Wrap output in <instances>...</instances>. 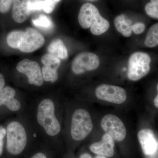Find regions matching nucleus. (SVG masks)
I'll list each match as a JSON object with an SVG mask.
<instances>
[{
    "mask_svg": "<svg viewBox=\"0 0 158 158\" xmlns=\"http://www.w3.org/2000/svg\"><path fill=\"white\" fill-rule=\"evenodd\" d=\"M151 57L149 54L138 52L131 55L128 61L127 77L136 81L147 76L151 70Z\"/></svg>",
    "mask_w": 158,
    "mask_h": 158,
    "instance_id": "nucleus-5",
    "label": "nucleus"
},
{
    "mask_svg": "<svg viewBox=\"0 0 158 158\" xmlns=\"http://www.w3.org/2000/svg\"><path fill=\"white\" fill-rule=\"evenodd\" d=\"M7 43L11 48L18 49L25 53L32 52L40 48L44 43L42 34L35 29L29 28L26 31L10 32L7 37Z\"/></svg>",
    "mask_w": 158,
    "mask_h": 158,
    "instance_id": "nucleus-1",
    "label": "nucleus"
},
{
    "mask_svg": "<svg viewBox=\"0 0 158 158\" xmlns=\"http://www.w3.org/2000/svg\"><path fill=\"white\" fill-rule=\"evenodd\" d=\"M13 0H0V12L7 13L10 10L13 4Z\"/></svg>",
    "mask_w": 158,
    "mask_h": 158,
    "instance_id": "nucleus-22",
    "label": "nucleus"
},
{
    "mask_svg": "<svg viewBox=\"0 0 158 158\" xmlns=\"http://www.w3.org/2000/svg\"><path fill=\"white\" fill-rule=\"evenodd\" d=\"M99 64V59L96 54L85 52L79 54L74 59L72 70L75 74H81L86 72L95 70Z\"/></svg>",
    "mask_w": 158,
    "mask_h": 158,
    "instance_id": "nucleus-9",
    "label": "nucleus"
},
{
    "mask_svg": "<svg viewBox=\"0 0 158 158\" xmlns=\"http://www.w3.org/2000/svg\"><path fill=\"white\" fill-rule=\"evenodd\" d=\"M95 93L98 99L116 104L123 103L127 98L126 91L123 88L106 84L98 86Z\"/></svg>",
    "mask_w": 158,
    "mask_h": 158,
    "instance_id": "nucleus-8",
    "label": "nucleus"
},
{
    "mask_svg": "<svg viewBox=\"0 0 158 158\" xmlns=\"http://www.w3.org/2000/svg\"><path fill=\"white\" fill-rule=\"evenodd\" d=\"M114 24L116 30L125 37H129L132 32V21L125 15L121 14L115 18Z\"/></svg>",
    "mask_w": 158,
    "mask_h": 158,
    "instance_id": "nucleus-15",
    "label": "nucleus"
},
{
    "mask_svg": "<svg viewBox=\"0 0 158 158\" xmlns=\"http://www.w3.org/2000/svg\"><path fill=\"white\" fill-rule=\"evenodd\" d=\"M79 158H92V157H91V156L90 154L87 153H85L83 154L80 156Z\"/></svg>",
    "mask_w": 158,
    "mask_h": 158,
    "instance_id": "nucleus-28",
    "label": "nucleus"
},
{
    "mask_svg": "<svg viewBox=\"0 0 158 158\" xmlns=\"http://www.w3.org/2000/svg\"><path fill=\"white\" fill-rule=\"evenodd\" d=\"M54 102L50 99H45L40 103L37 111V120L46 133L50 136L57 135L61 127L55 114Z\"/></svg>",
    "mask_w": 158,
    "mask_h": 158,
    "instance_id": "nucleus-3",
    "label": "nucleus"
},
{
    "mask_svg": "<svg viewBox=\"0 0 158 158\" xmlns=\"http://www.w3.org/2000/svg\"><path fill=\"white\" fill-rule=\"evenodd\" d=\"M7 148L9 153L18 155L23 151L27 141V133L23 126L18 122L9 123L6 129Z\"/></svg>",
    "mask_w": 158,
    "mask_h": 158,
    "instance_id": "nucleus-4",
    "label": "nucleus"
},
{
    "mask_svg": "<svg viewBox=\"0 0 158 158\" xmlns=\"http://www.w3.org/2000/svg\"><path fill=\"white\" fill-rule=\"evenodd\" d=\"M5 85V78L2 73H0V89L4 88Z\"/></svg>",
    "mask_w": 158,
    "mask_h": 158,
    "instance_id": "nucleus-26",
    "label": "nucleus"
},
{
    "mask_svg": "<svg viewBox=\"0 0 158 158\" xmlns=\"http://www.w3.org/2000/svg\"><path fill=\"white\" fill-rule=\"evenodd\" d=\"M6 134V130L2 127H0V156L3 153V140Z\"/></svg>",
    "mask_w": 158,
    "mask_h": 158,
    "instance_id": "nucleus-24",
    "label": "nucleus"
},
{
    "mask_svg": "<svg viewBox=\"0 0 158 158\" xmlns=\"http://www.w3.org/2000/svg\"><path fill=\"white\" fill-rule=\"evenodd\" d=\"M145 24L144 23L138 22L132 26V30L136 34H140L144 32L145 30Z\"/></svg>",
    "mask_w": 158,
    "mask_h": 158,
    "instance_id": "nucleus-23",
    "label": "nucleus"
},
{
    "mask_svg": "<svg viewBox=\"0 0 158 158\" xmlns=\"http://www.w3.org/2000/svg\"><path fill=\"white\" fill-rule=\"evenodd\" d=\"M60 0H42V10L46 13H52L56 7V4Z\"/></svg>",
    "mask_w": 158,
    "mask_h": 158,
    "instance_id": "nucleus-21",
    "label": "nucleus"
},
{
    "mask_svg": "<svg viewBox=\"0 0 158 158\" xmlns=\"http://www.w3.org/2000/svg\"><path fill=\"white\" fill-rule=\"evenodd\" d=\"M15 95V90L11 87L7 86L0 89V106L2 105L6 106Z\"/></svg>",
    "mask_w": 158,
    "mask_h": 158,
    "instance_id": "nucleus-19",
    "label": "nucleus"
},
{
    "mask_svg": "<svg viewBox=\"0 0 158 158\" xmlns=\"http://www.w3.org/2000/svg\"><path fill=\"white\" fill-rule=\"evenodd\" d=\"M48 54L53 55L59 59H65L68 57V51L61 40H53L48 48Z\"/></svg>",
    "mask_w": 158,
    "mask_h": 158,
    "instance_id": "nucleus-16",
    "label": "nucleus"
},
{
    "mask_svg": "<svg viewBox=\"0 0 158 158\" xmlns=\"http://www.w3.org/2000/svg\"><path fill=\"white\" fill-rule=\"evenodd\" d=\"M41 62L43 64L42 73L44 81L51 83L56 81L59 78L57 71L61 64L60 59L48 53L43 56Z\"/></svg>",
    "mask_w": 158,
    "mask_h": 158,
    "instance_id": "nucleus-11",
    "label": "nucleus"
},
{
    "mask_svg": "<svg viewBox=\"0 0 158 158\" xmlns=\"http://www.w3.org/2000/svg\"><path fill=\"white\" fill-rule=\"evenodd\" d=\"M78 21L82 28H90L91 33L96 36L106 32L110 26V23L101 15L96 6L90 3H85L81 7Z\"/></svg>",
    "mask_w": 158,
    "mask_h": 158,
    "instance_id": "nucleus-2",
    "label": "nucleus"
},
{
    "mask_svg": "<svg viewBox=\"0 0 158 158\" xmlns=\"http://www.w3.org/2000/svg\"><path fill=\"white\" fill-rule=\"evenodd\" d=\"M93 124L90 114L84 109H78L72 117L71 135L74 140L81 141L91 132Z\"/></svg>",
    "mask_w": 158,
    "mask_h": 158,
    "instance_id": "nucleus-6",
    "label": "nucleus"
},
{
    "mask_svg": "<svg viewBox=\"0 0 158 158\" xmlns=\"http://www.w3.org/2000/svg\"><path fill=\"white\" fill-rule=\"evenodd\" d=\"M138 138L144 155H153L157 151L158 141L152 130L149 129L141 130L138 133Z\"/></svg>",
    "mask_w": 158,
    "mask_h": 158,
    "instance_id": "nucleus-12",
    "label": "nucleus"
},
{
    "mask_svg": "<svg viewBox=\"0 0 158 158\" xmlns=\"http://www.w3.org/2000/svg\"><path fill=\"white\" fill-rule=\"evenodd\" d=\"M150 2L153 5L158 6V0H151Z\"/></svg>",
    "mask_w": 158,
    "mask_h": 158,
    "instance_id": "nucleus-29",
    "label": "nucleus"
},
{
    "mask_svg": "<svg viewBox=\"0 0 158 158\" xmlns=\"http://www.w3.org/2000/svg\"><path fill=\"white\" fill-rule=\"evenodd\" d=\"M95 158H107L106 157L104 156L98 155L95 157Z\"/></svg>",
    "mask_w": 158,
    "mask_h": 158,
    "instance_id": "nucleus-30",
    "label": "nucleus"
},
{
    "mask_svg": "<svg viewBox=\"0 0 158 158\" xmlns=\"http://www.w3.org/2000/svg\"><path fill=\"white\" fill-rule=\"evenodd\" d=\"M32 22L34 26L44 31H50L53 27L52 22L50 19L44 15H41L37 18L33 19Z\"/></svg>",
    "mask_w": 158,
    "mask_h": 158,
    "instance_id": "nucleus-18",
    "label": "nucleus"
},
{
    "mask_svg": "<svg viewBox=\"0 0 158 158\" xmlns=\"http://www.w3.org/2000/svg\"><path fill=\"white\" fill-rule=\"evenodd\" d=\"M146 47L153 48L158 46V23L150 27L144 40Z\"/></svg>",
    "mask_w": 158,
    "mask_h": 158,
    "instance_id": "nucleus-17",
    "label": "nucleus"
},
{
    "mask_svg": "<svg viewBox=\"0 0 158 158\" xmlns=\"http://www.w3.org/2000/svg\"><path fill=\"white\" fill-rule=\"evenodd\" d=\"M31 158H47L46 156L42 152H38L35 154Z\"/></svg>",
    "mask_w": 158,
    "mask_h": 158,
    "instance_id": "nucleus-25",
    "label": "nucleus"
},
{
    "mask_svg": "<svg viewBox=\"0 0 158 158\" xmlns=\"http://www.w3.org/2000/svg\"><path fill=\"white\" fill-rule=\"evenodd\" d=\"M115 142L114 139L107 134L102 137V140L98 142L91 144L90 150L98 155L112 157L114 154Z\"/></svg>",
    "mask_w": 158,
    "mask_h": 158,
    "instance_id": "nucleus-13",
    "label": "nucleus"
},
{
    "mask_svg": "<svg viewBox=\"0 0 158 158\" xmlns=\"http://www.w3.org/2000/svg\"><path fill=\"white\" fill-rule=\"evenodd\" d=\"M157 90L158 91V94L156 96L154 100V103L155 106L156 108H158V84L157 85Z\"/></svg>",
    "mask_w": 158,
    "mask_h": 158,
    "instance_id": "nucleus-27",
    "label": "nucleus"
},
{
    "mask_svg": "<svg viewBox=\"0 0 158 158\" xmlns=\"http://www.w3.org/2000/svg\"><path fill=\"white\" fill-rule=\"evenodd\" d=\"M16 69L20 73L25 75L31 85L41 86L43 84L42 70L37 62L25 59L18 63Z\"/></svg>",
    "mask_w": 158,
    "mask_h": 158,
    "instance_id": "nucleus-10",
    "label": "nucleus"
},
{
    "mask_svg": "<svg viewBox=\"0 0 158 158\" xmlns=\"http://www.w3.org/2000/svg\"><path fill=\"white\" fill-rule=\"evenodd\" d=\"M144 10L148 16L158 19V6L149 2L146 4Z\"/></svg>",
    "mask_w": 158,
    "mask_h": 158,
    "instance_id": "nucleus-20",
    "label": "nucleus"
},
{
    "mask_svg": "<svg viewBox=\"0 0 158 158\" xmlns=\"http://www.w3.org/2000/svg\"><path fill=\"white\" fill-rule=\"evenodd\" d=\"M101 126L106 134L111 136L114 141H123L126 136V129L124 123L113 114H107L104 116L101 122Z\"/></svg>",
    "mask_w": 158,
    "mask_h": 158,
    "instance_id": "nucleus-7",
    "label": "nucleus"
},
{
    "mask_svg": "<svg viewBox=\"0 0 158 158\" xmlns=\"http://www.w3.org/2000/svg\"><path fill=\"white\" fill-rule=\"evenodd\" d=\"M31 0H13L12 17L15 22L21 23L27 19L31 11L29 9Z\"/></svg>",
    "mask_w": 158,
    "mask_h": 158,
    "instance_id": "nucleus-14",
    "label": "nucleus"
}]
</instances>
